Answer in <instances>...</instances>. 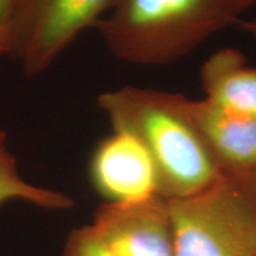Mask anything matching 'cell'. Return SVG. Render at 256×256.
I'll return each instance as SVG.
<instances>
[{
  "mask_svg": "<svg viewBox=\"0 0 256 256\" xmlns=\"http://www.w3.org/2000/svg\"><path fill=\"white\" fill-rule=\"evenodd\" d=\"M96 102L113 130L132 134L146 147L165 200L197 194L224 172L191 119L186 96L124 87L102 92Z\"/></svg>",
  "mask_w": 256,
  "mask_h": 256,
  "instance_id": "1",
  "label": "cell"
},
{
  "mask_svg": "<svg viewBox=\"0 0 256 256\" xmlns=\"http://www.w3.org/2000/svg\"><path fill=\"white\" fill-rule=\"evenodd\" d=\"M240 18L235 0H114L94 28L116 58L153 66L182 60Z\"/></svg>",
  "mask_w": 256,
  "mask_h": 256,
  "instance_id": "2",
  "label": "cell"
},
{
  "mask_svg": "<svg viewBox=\"0 0 256 256\" xmlns=\"http://www.w3.org/2000/svg\"><path fill=\"white\" fill-rule=\"evenodd\" d=\"M168 208L176 256H256V172L224 171Z\"/></svg>",
  "mask_w": 256,
  "mask_h": 256,
  "instance_id": "3",
  "label": "cell"
},
{
  "mask_svg": "<svg viewBox=\"0 0 256 256\" xmlns=\"http://www.w3.org/2000/svg\"><path fill=\"white\" fill-rule=\"evenodd\" d=\"M113 2L17 0L6 32L8 56L25 75H40L82 31L94 28Z\"/></svg>",
  "mask_w": 256,
  "mask_h": 256,
  "instance_id": "4",
  "label": "cell"
},
{
  "mask_svg": "<svg viewBox=\"0 0 256 256\" xmlns=\"http://www.w3.org/2000/svg\"><path fill=\"white\" fill-rule=\"evenodd\" d=\"M89 174L106 203L136 204L160 196L153 159L136 136L124 130H113L98 142Z\"/></svg>",
  "mask_w": 256,
  "mask_h": 256,
  "instance_id": "5",
  "label": "cell"
},
{
  "mask_svg": "<svg viewBox=\"0 0 256 256\" xmlns=\"http://www.w3.org/2000/svg\"><path fill=\"white\" fill-rule=\"evenodd\" d=\"M90 226L115 256H176L168 200L104 203Z\"/></svg>",
  "mask_w": 256,
  "mask_h": 256,
  "instance_id": "6",
  "label": "cell"
},
{
  "mask_svg": "<svg viewBox=\"0 0 256 256\" xmlns=\"http://www.w3.org/2000/svg\"><path fill=\"white\" fill-rule=\"evenodd\" d=\"M188 113L223 171L256 172V118L191 100Z\"/></svg>",
  "mask_w": 256,
  "mask_h": 256,
  "instance_id": "7",
  "label": "cell"
},
{
  "mask_svg": "<svg viewBox=\"0 0 256 256\" xmlns=\"http://www.w3.org/2000/svg\"><path fill=\"white\" fill-rule=\"evenodd\" d=\"M208 101L224 110L256 118V68L241 51L226 48L214 52L200 69Z\"/></svg>",
  "mask_w": 256,
  "mask_h": 256,
  "instance_id": "8",
  "label": "cell"
},
{
  "mask_svg": "<svg viewBox=\"0 0 256 256\" xmlns=\"http://www.w3.org/2000/svg\"><path fill=\"white\" fill-rule=\"evenodd\" d=\"M8 200H24L46 210H68L74 206V200L62 192L24 180L14 156L8 151L6 133L0 130V206Z\"/></svg>",
  "mask_w": 256,
  "mask_h": 256,
  "instance_id": "9",
  "label": "cell"
},
{
  "mask_svg": "<svg viewBox=\"0 0 256 256\" xmlns=\"http://www.w3.org/2000/svg\"><path fill=\"white\" fill-rule=\"evenodd\" d=\"M62 256H115L92 226L75 229L64 246Z\"/></svg>",
  "mask_w": 256,
  "mask_h": 256,
  "instance_id": "10",
  "label": "cell"
},
{
  "mask_svg": "<svg viewBox=\"0 0 256 256\" xmlns=\"http://www.w3.org/2000/svg\"><path fill=\"white\" fill-rule=\"evenodd\" d=\"M17 0H0V40L6 46V32ZM8 51V49H6ZM8 55V54H6Z\"/></svg>",
  "mask_w": 256,
  "mask_h": 256,
  "instance_id": "11",
  "label": "cell"
},
{
  "mask_svg": "<svg viewBox=\"0 0 256 256\" xmlns=\"http://www.w3.org/2000/svg\"><path fill=\"white\" fill-rule=\"evenodd\" d=\"M236 25L241 28L242 31H244L246 34L254 38L256 40V18L254 19H243L240 18Z\"/></svg>",
  "mask_w": 256,
  "mask_h": 256,
  "instance_id": "12",
  "label": "cell"
},
{
  "mask_svg": "<svg viewBox=\"0 0 256 256\" xmlns=\"http://www.w3.org/2000/svg\"><path fill=\"white\" fill-rule=\"evenodd\" d=\"M235 4L240 14H242L243 12H246L247 10L256 5V0H235Z\"/></svg>",
  "mask_w": 256,
  "mask_h": 256,
  "instance_id": "13",
  "label": "cell"
},
{
  "mask_svg": "<svg viewBox=\"0 0 256 256\" xmlns=\"http://www.w3.org/2000/svg\"><path fill=\"white\" fill-rule=\"evenodd\" d=\"M6 54H8V51H6L5 43L2 40H0V56L6 55Z\"/></svg>",
  "mask_w": 256,
  "mask_h": 256,
  "instance_id": "14",
  "label": "cell"
}]
</instances>
